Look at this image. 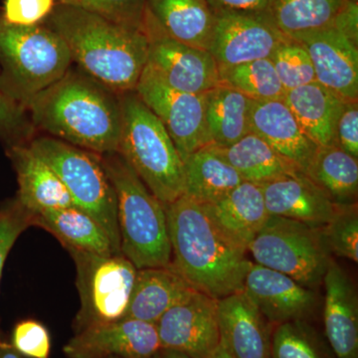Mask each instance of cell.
<instances>
[{
	"instance_id": "cell-28",
	"label": "cell",
	"mask_w": 358,
	"mask_h": 358,
	"mask_svg": "<svg viewBox=\"0 0 358 358\" xmlns=\"http://www.w3.org/2000/svg\"><path fill=\"white\" fill-rule=\"evenodd\" d=\"M183 164V195L201 205L218 201L244 181L211 145L193 152Z\"/></svg>"
},
{
	"instance_id": "cell-47",
	"label": "cell",
	"mask_w": 358,
	"mask_h": 358,
	"mask_svg": "<svg viewBox=\"0 0 358 358\" xmlns=\"http://www.w3.org/2000/svg\"><path fill=\"white\" fill-rule=\"evenodd\" d=\"M155 358H159V355H157Z\"/></svg>"
},
{
	"instance_id": "cell-2",
	"label": "cell",
	"mask_w": 358,
	"mask_h": 358,
	"mask_svg": "<svg viewBox=\"0 0 358 358\" xmlns=\"http://www.w3.org/2000/svg\"><path fill=\"white\" fill-rule=\"evenodd\" d=\"M171 267L190 285L219 300L243 288L251 261L247 249L228 237L203 206L185 195L164 204Z\"/></svg>"
},
{
	"instance_id": "cell-42",
	"label": "cell",
	"mask_w": 358,
	"mask_h": 358,
	"mask_svg": "<svg viewBox=\"0 0 358 358\" xmlns=\"http://www.w3.org/2000/svg\"><path fill=\"white\" fill-rule=\"evenodd\" d=\"M212 13L268 14L270 0H207Z\"/></svg>"
},
{
	"instance_id": "cell-23",
	"label": "cell",
	"mask_w": 358,
	"mask_h": 358,
	"mask_svg": "<svg viewBox=\"0 0 358 358\" xmlns=\"http://www.w3.org/2000/svg\"><path fill=\"white\" fill-rule=\"evenodd\" d=\"M221 230L240 246L248 248L268 220L262 186L243 181L223 199L202 205Z\"/></svg>"
},
{
	"instance_id": "cell-29",
	"label": "cell",
	"mask_w": 358,
	"mask_h": 358,
	"mask_svg": "<svg viewBox=\"0 0 358 358\" xmlns=\"http://www.w3.org/2000/svg\"><path fill=\"white\" fill-rule=\"evenodd\" d=\"M205 124L211 145L229 147L251 131L252 100L219 84L203 94Z\"/></svg>"
},
{
	"instance_id": "cell-22",
	"label": "cell",
	"mask_w": 358,
	"mask_h": 358,
	"mask_svg": "<svg viewBox=\"0 0 358 358\" xmlns=\"http://www.w3.org/2000/svg\"><path fill=\"white\" fill-rule=\"evenodd\" d=\"M196 291L171 266L140 268L124 319L157 324L167 310Z\"/></svg>"
},
{
	"instance_id": "cell-38",
	"label": "cell",
	"mask_w": 358,
	"mask_h": 358,
	"mask_svg": "<svg viewBox=\"0 0 358 358\" xmlns=\"http://www.w3.org/2000/svg\"><path fill=\"white\" fill-rule=\"evenodd\" d=\"M33 225L32 215L17 199L0 207V281L7 256L23 231Z\"/></svg>"
},
{
	"instance_id": "cell-10",
	"label": "cell",
	"mask_w": 358,
	"mask_h": 358,
	"mask_svg": "<svg viewBox=\"0 0 358 358\" xmlns=\"http://www.w3.org/2000/svg\"><path fill=\"white\" fill-rule=\"evenodd\" d=\"M134 92L159 117L183 162L193 152L211 145L205 124L203 94L173 89L147 66Z\"/></svg>"
},
{
	"instance_id": "cell-16",
	"label": "cell",
	"mask_w": 358,
	"mask_h": 358,
	"mask_svg": "<svg viewBox=\"0 0 358 358\" xmlns=\"http://www.w3.org/2000/svg\"><path fill=\"white\" fill-rule=\"evenodd\" d=\"M241 291L274 326L308 319L317 303L313 289L256 263L250 266Z\"/></svg>"
},
{
	"instance_id": "cell-15",
	"label": "cell",
	"mask_w": 358,
	"mask_h": 358,
	"mask_svg": "<svg viewBox=\"0 0 358 358\" xmlns=\"http://www.w3.org/2000/svg\"><path fill=\"white\" fill-rule=\"evenodd\" d=\"M308 51L317 83L345 101H358V45L334 26L289 37Z\"/></svg>"
},
{
	"instance_id": "cell-37",
	"label": "cell",
	"mask_w": 358,
	"mask_h": 358,
	"mask_svg": "<svg viewBox=\"0 0 358 358\" xmlns=\"http://www.w3.org/2000/svg\"><path fill=\"white\" fill-rule=\"evenodd\" d=\"M34 133L27 110L0 93V141L6 148L28 145Z\"/></svg>"
},
{
	"instance_id": "cell-4",
	"label": "cell",
	"mask_w": 358,
	"mask_h": 358,
	"mask_svg": "<svg viewBox=\"0 0 358 358\" xmlns=\"http://www.w3.org/2000/svg\"><path fill=\"white\" fill-rule=\"evenodd\" d=\"M100 157L117 196L121 254L138 270L169 267L171 247L164 204L117 152Z\"/></svg>"
},
{
	"instance_id": "cell-41",
	"label": "cell",
	"mask_w": 358,
	"mask_h": 358,
	"mask_svg": "<svg viewBox=\"0 0 358 358\" xmlns=\"http://www.w3.org/2000/svg\"><path fill=\"white\" fill-rule=\"evenodd\" d=\"M336 143L358 159V101H346L336 127Z\"/></svg>"
},
{
	"instance_id": "cell-1",
	"label": "cell",
	"mask_w": 358,
	"mask_h": 358,
	"mask_svg": "<svg viewBox=\"0 0 358 358\" xmlns=\"http://www.w3.org/2000/svg\"><path fill=\"white\" fill-rule=\"evenodd\" d=\"M35 129L96 155L117 152L122 129L120 96L69 69L26 107Z\"/></svg>"
},
{
	"instance_id": "cell-13",
	"label": "cell",
	"mask_w": 358,
	"mask_h": 358,
	"mask_svg": "<svg viewBox=\"0 0 358 358\" xmlns=\"http://www.w3.org/2000/svg\"><path fill=\"white\" fill-rule=\"evenodd\" d=\"M162 350H176L192 358H210L220 343L217 300L194 292L167 310L157 322Z\"/></svg>"
},
{
	"instance_id": "cell-8",
	"label": "cell",
	"mask_w": 358,
	"mask_h": 358,
	"mask_svg": "<svg viewBox=\"0 0 358 358\" xmlns=\"http://www.w3.org/2000/svg\"><path fill=\"white\" fill-rule=\"evenodd\" d=\"M247 251L258 265L289 275L310 289L322 284L331 261L322 227L273 215Z\"/></svg>"
},
{
	"instance_id": "cell-45",
	"label": "cell",
	"mask_w": 358,
	"mask_h": 358,
	"mask_svg": "<svg viewBox=\"0 0 358 358\" xmlns=\"http://www.w3.org/2000/svg\"><path fill=\"white\" fill-rule=\"evenodd\" d=\"M159 358H192L185 353L176 352V350H162L159 353Z\"/></svg>"
},
{
	"instance_id": "cell-34",
	"label": "cell",
	"mask_w": 358,
	"mask_h": 358,
	"mask_svg": "<svg viewBox=\"0 0 358 358\" xmlns=\"http://www.w3.org/2000/svg\"><path fill=\"white\" fill-rule=\"evenodd\" d=\"M270 59L286 92L317 82L310 55L296 40L287 37Z\"/></svg>"
},
{
	"instance_id": "cell-25",
	"label": "cell",
	"mask_w": 358,
	"mask_h": 358,
	"mask_svg": "<svg viewBox=\"0 0 358 358\" xmlns=\"http://www.w3.org/2000/svg\"><path fill=\"white\" fill-rule=\"evenodd\" d=\"M147 14L171 38L208 51L215 15L207 0H148Z\"/></svg>"
},
{
	"instance_id": "cell-30",
	"label": "cell",
	"mask_w": 358,
	"mask_h": 358,
	"mask_svg": "<svg viewBox=\"0 0 358 358\" xmlns=\"http://www.w3.org/2000/svg\"><path fill=\"white\" fill-rule=\"evenodd\" d=\"M303 173L338 206L357 204L358 159L338 145L319 147Z\"/></svg>"
},
{
	"instance_id": "cell-17",
	"label": "cell",
	"mask_w": 358,
	"mask_h": 358,
	"mask_svg": "<svg viewBox=\"0 0 358 358\" xmlns=\"http://www.w3.org/2000/svg\"><path fill=\"white\" fill-rule=\"evenodd\" d=\"M324 333L336 358H358V296L350 275L331 259L322 280Z\"/></svg>"
},
{
	"instance_id": "cell-3",
	"label": "cell",
	"mask_w": 358,
	"mask_h": 358,
	"mask_svg": "<svg viewBox=\"0 0 358 358\" xmlns=\"http://www.w3.org/2000/svg\"><path fill=\"white\" fill-rule=\"evenodd\" d=\"M42 24L64 40L72 62L88 76L117 95L136 90L148 63L145 28L59 2Z\"/></svg>"
},
{
	"instance_id": "cell-14",
	"label": "cell",
	"mask_w": 358,
	"mask_h": 358,
	"mask_svg": "<svg viewBox=\"0 0 358 358\" xmlns=\"http://www.w3.org/2000/svg\"><path fill=\"white\" fill-rule=\"evenodd\" d=\"M160 350L157 324L134 319L89 327L63 348L68 358H155Z\"/></svg>"
},
{
	"instance_id": "cell-12",
	"label": "cell",
	"mask_w": 358,
	"mask_h": 358,
	"mask_svg": "<svg viewBox=\"0 0 358 358\" xmlns=\"http://www.w3.org/2000/svg\"><path fill=\"white\" fill-rule=\"evenodd\" d=\"M268 14H215L208 52L218 67L270 58L287 38Z\"/></svg>"
},
{
	"instance_id": "cell-26",
	"label": "cell",
	"mask_w": 358,
	"mask_h": 358,
	"mask_svg": "<svg viewBox=\"0 0 358 358\" xmlns=\"http://www.w3.org/2000/svg\"><path fill=\"white\" fill-rule=\"evenodd\" d=\"M32 224L54 235L66 250H78L101 256L121 254L117 253L95 219L76 206L34 214Z\"/></svg>"
},
{
	"instance_id": "cell-18",
	"label": "cell",
	"mask_w": 358,
	"mask_h": 358,
	"mask_svg": "<svg viewBox=\"0 0 358 358\" xmlns=\"http://www.w3.org/2000/svg\"><path fill=\"white\" fill-rule=\"evenodd\" d=\"M220 343L235 358H271L270 324L243 292L217 300Z\"/></svg>"
},
{
	"instance_id": "cell-9",
	"label": "cell",
	"mask_w": 358,
	"mask_h": 358,
	"mask_svg": "<svg viewBox=\"0 0 358 358\" xmlns=\"http://www.w3.org/2000/svg\"><path fill=\"white\" fill-rule=\"evenodd\" d=\"M76 267L80 308L75 334L124 319L138 268L122 254L101 256L67 250Z\"/></svg>"
},
{
	"instance_id": "cell-21",
	"label": "cell",
	"mask_w": 358,
	"mask_h": 358,
	"mask_svg": "<svg viewBox=\"0 0 358 358\" xmlns=\"http://www.w3.org/2000/svg\"><path fill=\"white\" fill-rule=\"evenodd\" d=\"M17 176L16 199L31 213L75 206L67 187L48 164L28 145L6 148Z\"/></svg>"
},
{
	"instance_id": "cell-24",
	"label": "cell",
	"mask_w": 358,
	"mask_h": 358,
	"mask_svg": "<svg viewBox=\"0 0 358 358\" xmlns=\"http://www.w3.org/2000/svg\"><path fill=\"white\" fill-rule=\"evenodd\" d=\"M285 103L317 147L336 143V127L346 101L317 82L286 92Z\"/></svg>"
},
{
	"instance_id": "cell-31",
	"label": "cell",
	"mask_w": 358,
	"mask_h": 358,
	"mask_svg": "<svg viewBox=\"0 0 358 358\" xmlns=\"http://www.w3.org/2000/svg\"><path fill=\"white\" fill-rule=\"evenodd\" d=\"M346 0H270L268 15L286 36L333 25Z\"/></svg>"
},
{
	"instance_id": "cell-11",
	"label": "cell",
	"mask_w": 358,
	"mask_h": 358,
	"mask_svg": "<svg viewBox=\"0 0 358 358\" xmlns=\"http://www.w3.org/2000/svg\"><path fill=\"white\" fill-rule=\"evenodd\" d=\"M148 40L147 67L173 89L202 95L220 84L213 56L171 38L145 13Z\"/></svg>"
},
{
	"instance_id": "cell-5",
	"label": "cell",
	"mask_w": 358,
	"mask_h": 358,
	"mask_svg": "<svg viewBox=\"0 0 358 358\" xmlns=\"http://www.w3.org/2000/svg\"><path fill=\"white\" fill-rule=\"evenodd\" d=\"M122 129L117 154L164 204L185 192V164L164 124L136 95H119Z\"/></svg>"
},
{
	"instance_id": "cell-33",
	"label": "cell",
	"mask_w": 358,
	"mask_h": 358,
	"mask_svg": "<svg viewBox=\"0 0 358 358\" xmlns=\"http://www.w3.org/2000/svg\"><path fill=\"white\" fill-rule=\"evenodd\" d=\"M271 358H331L305 320L275 326L271 334Z\"/></svg>"
},
{
	"instance_id": "cell-19",
	"label": "cell",
	"mask_w": 358,
	"mask_h": 358,
	"mask_svg": "<svg viewBox=\"0 0 358 358\" xmlns=\"http://www.w3.org/2000/svg\"><path fill=\"white\" fill-rule=\"evenodd\" d=\"M261 186L268 215L324 227L338 207L303 173L275 179Z\"/></svg>"
},
{
	"instance_id": "cell-27",
	"label": "cell",
	"mask_w": 358,
	"mask_h": 358,
	"mask_svg": "<svg viewBox=\"0 0 358 358\" xmlns=\"http://www.w3.org/2000/svg\"><path fill=\"white\" fill-rule=\"evenodd\" d=\"M211 147L248 182L262 185L275 179L303 173L294 162L275 152L252 131L229 147Z\"/></svg>"
},
{
	"instance_id": "cell-46",
	"label": "cell",
	"mask_w": 358,
	"mask_h": 358,
	"mask_svg": "<svg viewBox=\"0 0 358 358\" xmlns=\"http://www.w3.org/2000/svg\"><path fill=\"white\" fill-rule=\"evenodd\" d=\"M210 358H235L229 352L227 348L222 345L219 343L218 348H216L215 352L211 355Z\"/></svg>"
},
{
	"instance_id": "cell-39",
	"label": "cell",
	"mask_w": 358,
	"mask_h": 358,
	"mask_svg": "<svg viewBox=\"0 0 358 358\" xmlns=\"http://www.w3.org/2000/svg\"><path fill=\"white\" fill-rule=\"evenodd\" d=\"M11 346L22 357L50 358V334L47 327L38 320H22L14 327Z\"/></svg>"
},
{
	"instance_id": "cell-40",
	"label": "cell",
	"mask_w": 358,
	"mask_h": 358,
	"mask_svg": "<svg viewBox=\"0 0 358 358\" xmlns=\"http://www.w3.org/2000/svg\"><path fill=\"white\" fill-rule=\"evenodd\" d=\"M57 3V0H4L0 18L10 25L42 24Z\"/></svg>"
},
{
	"instance_id": "cell-48",
	"label": "cell",
	"mask_w": 358,
	"mask_h": 358,
	"mask_svg": "<svg viewBox=\"0 0 358 358\" xmlns=\"http://www.w3.org/2000/svg\"><path fill=\"white\" fill-rule=\"evenodd\" d=\"M112 358H117V357H112Z\"/></svg>"
},
{
	"instance_id": "cell-36",
	"label": "cell",
	"mask_w": 358,
	"mask_h": 358,
	"mask_svg": "<svg viewBox=\"0 0 358 358\" xmlns=\"http://www.w3.org/2000/svg\"><path fill=\"white\" fill-rule=\"evenodd\" d=\"M120 24L143 28L148 0H57Z\"/></svg>"
},
{
	"instance_id": "cell-32",
	"label": "cell",
	"mask_w": 358,
	"mask_h": 358,
	"mask_svg": "<svg viewBox=\"0 0 358 358\" xmlns=\"http://www.w3.org/2000/svg\"><path fill=\"white\" fill-rule=\"evenodd\" d=\"M219 82L253 101L284 100L285 91L270 58L218 67Z\"/></svg>"
},
{
	"instance_id": "cell-7",
	"label": "cell",
	"mask_w": 358,
	"mask_h": 358,
	"mask_svg": "<svg viewBox=\"0 0 358 358\" xmlns=\"http://www.w3.org/2000/svg\"><path fill=\"white\" fill-rule=\"evenodd\" d=\"M28 145L57 173L75 206L95 219L121 253L117 196L100 155L52 136L33 138Z\"/></svg>"
},
{
	"instance_id": "cell-43",
	"label": "cell",
	"mask_w": 358,
	"mask_h": 358,
	"mask_svg": "<svg viewBox=\"0 0 358 358\" xmlns=\"http://www.w3.org/2000/svg\"><path fill=\"white\" fill-rule=\"evenodd\" d=\"M334 28L343 32L355 43H358V4L357 0H346L345 6L334 20Z\"/></svg>"
},
{
	"instance_id": "cell-44",
	"label": "cell",
	"mask_w": 358,
	"mask_h": 358,
	"mask_svg": "<svg viewBox=\"0 0 358 358\" xmlns=\"http://www.w3.org/2000/svg\"><path fill=\"white\" fill-rule=\"evenodd\" d=\"M0 358H21L11 345L0 341Z\"/></svg>"
},
{
	"instance_id": "cell-20",
	"label": "cell",
	"mask_w": 358,
	"mask_h": 358,
	"mask_svg": "<svg viewBox=\"0 0 358 358\" xmlns=\"http://www.w3.org/2000/svg\"><path fill=\"white\" fill-rule=\"evenodd\" d=\"M250 128L303 173L319 148L301 129L284 100H252Z\"/></svg>"
},
{
	"instance_id": "cell-35",
	"label": "cell",
	"mask_w": 358,
	"mask_h": 358,
	"mask_svg": "<svg viewBox=\"0 0 358 358\" xmlns=\"http://www.w3.org/2000/svg\"><path fill=\"white\" fill-rule=\"evenodd\" d=\"M322 229L331 254L358 262L357 204L338 205L333 217Z\"/></svg>"
},
{
	"instance_id": "cell-6",
	"label": "cell",
	"mask_w": 358,
	"mask_h": 358,
	"mask_svg": "<svg viewBox=\"0 0 358 358\" xmlns=\"http://www.w3.org/2000/svg\"><path fill=\"white\" fill-rule=\"evenodd\" d=\"M72 63L64 40L46 25H10L0 18V93L9 100L26 109Z\"/></svg>"
}]
</instances>
